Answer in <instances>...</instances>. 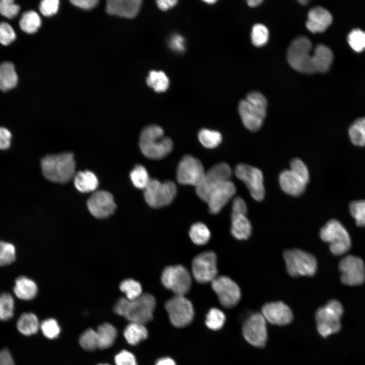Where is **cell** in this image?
<instances>
[{
  "instance_id": "6da1fadb",
  "label": "cell",
  "mask_w": 365,
  "mask_h": 365,
  "mask_svg": "<svg viewBox=\"0 0 365 365\" xmlns=\"http://www.w3.org/2000/svg\"><path fill=\"white\" fill-rule=\"evenodd\" d=\"M155 306V298L151 294L147 293L132 300L126 298L120 299L114 310L115 313L124 317L130 322L145 324L153 319Z\"/></svg>"
},
{
  "instance_id": "7a4b0ae2",
  "label": "cell",
  "mask_w": 365,
  "mask_h": 365,
  "mask_svg": "<svg viewBox=\"0 0 365 365\" xmlns=\"http://www.w3.org/2000/svg\"><path fill=\"white\" fill-rule=\"evenodd\" d=\"M139 147L147 158L159 160L165 157L172 151L173 142L164 135L163 129L159 126L151 125L141 131L139 138Z\"/></svg>"
},
{
  "instance_id": "3957f363",
  "label": "cell",
  "mask_w": 365,
  "mask_h": 365,
  "mask_svg": "<svg viewBox=\"0 0 365 365\" xmlns=\"http://www.w3.org/2000/svg\"><path fill=\"white\" fill-rule=\"evenodd\" d=\"M267 101L258 91H251L246 98L240 101L238 111L244 126L251 131H256L262 127L266 115Z\"/></svg>"
},
{
  "instance_id": "277c9868",
  "label": "cell",
  "mask_w": 365,
  "mask_h": 365,
  "mask_svg": "<svg viewBox=\"0 0 365 365\" xmlns=\"http://www.w3.org/2000/svg\"><path fill=\"white\" fill-rule=\"evenodd\" d=\"M41 166L45 177L53 182H67L75 174V161L69 152L48 155L42 160Z\"/></svg>"
},
{
  "instance_id": "5b68a950",
  "label": "cell",
  "mask_w": 365,
  "mask_h": 365,
  "mask_svg": "<svg viewBox=\"0 0 365 365\" xmlns=\"http://www.w3.org/2000/svg\"><path fill=\"white\" fill-rule=\"evenodd\" d=\"M312 43L305 36L294 39L290 44L287 54V60L295 70L304 74L315 73L313 54H311Z\"/></svg>"
},
{
  "instance_id": "8992f818",
  "label": "cell",
  "mask_w": 365,
  "mask_h": 365,
  "mask_svg": "<svg viewBox=\"0 0 365 365\" xmlns=\"http://www.w3.org/2000/svg\"><path fill=\"white\" fill-rule=\"evenodd\" d=\"M343 312L342 304L336 300L328 301L324 306L317 310L315 313L317 328L322 337H326L340 331Z\"/></svg>"
},
{
  "instance_id": "52a82bcc",
  "label": "cell",
  "mask_w": 365,
  "mask_h": 365,
  "mask_svg": "<svg viewBox=\"0 0 365 365\" xmlns=\"http://www.w3.org/2000/svg\"><path fill=\"white\" fill-rule=\"evenodd\" d=\"M283 258L287 271L292 277L312 276L316 272V259L309 252L297 248L287 249Z\"/></svg>"
},
{
  "instance_id": "ba28073f",
  "label": "cell",
  "mask_w": 365,
  "mask_h": 365,
  "mask_svg": "<svg viewBox=\"0 0 365 365\" xmlns=\"http://www.w3.org/2000/svg\"><path fill=\"white\" fill-rule=\"evenodd\" d=\"M320 237L323 241L330 244V249L335 255L343 254L350 248L349 235L337 220H331L322 227L320 231Z\"/></svg>"
},
{
  "instance_id": "9c48e42d",
  "label": "cell",
  "mask_w": 365,
  "mask_h": 365,
  "mask_svg": "<svg viewBox=\"0 0 365 365\" xmlns=\"http://www.w3.org/2000/svg\"><path fill=\"white\" fill-rule=\"evenodd\" d=\"M176 193V186L173 182L170 180L161 182L151 178L144 189V198L150 206L158 208L170 204Z\"/></svg>"
},
{
  "instance_id": "30bf717a",
  "label": "cell",
  "mask_w": 365,
  "mask_h": 365,
  "mask_svg": "<svg viewBox=\"0 0 365 365\" xmlns=\"http://www.w3.org/2000/svg\"><path fill=\"white\" fill-rule=\"evenodd\" d=\"M161 281L166 288L177 296H185L191 286L190 274L180 265L166 267L162 272Z\"/></svg>"
},
{
  "instance_id": "8fae6325",
  "label": "cell",
  "mask_w": 365,
  "mask_h": 365,
  "mask_svg": "<svg viewBox=\"0 0 365 365\" xmlns=\"http://www.w3.org/2000/svg\"><path fill=\"white\" fill-rule=\"evenodd\" d=\"M165 308L171 323L176 327L186 326L193 319V306L185 296L174 295L166 301Z\"/></svg>"
},
{
  "instance_id": "7c38bea8",
  "label": "cell",
  "mask_w": 365,
  "mask_h": 365,
  "mask_svg": "<svg viewBox=\"0 0 365 365\" xmlns=\"http://www.w3.org/2000/svg\"><path fill=\"white\" fill-rule=\"evenodd\" d=\"M235 174L239 179L245 184L253 199L257 201L264 199L265 191L263 175L260 169L241 163L235 167Z\"/></svg>"
},
{
  "instance_id": "4fadbf2b",
  "label": "cell",
  "mask_w": 365,
  "mask_h": 365,
  "mask_svg": "<svg viewBox=\"0 0 365 365\" xmlns=\"http://www.w3.org/2000/svg\"><path fill=\"white\" fill-rule=\"evenodd\" d=\"M205 171L201 161L191 155H185L176 170V179L180 184L197 187L202 181Z\"/></svg>"
},
{
  "instance_id": "5bb4252c",
  "label": "cell",
  "mask_w": 365,
  "mask_h": 365,
  "mask_svg": "<svg viewBox=\"0 0 365 365\" xmlns=\"http://www.w3.org/2000/svg\"><path fill=\"white\" fill-rule=\"evenodd\" d=\"M192 274L200 283L212 282L216 277L217 258L211 251L202 252L196 256L192 263Z\"/></svg>"
},
{
  "instance_id": "9a60e30c",
  "label": "cell",
  "mask_w": 365,
  "mask_h": 365,
  "mask_svg": "<svg viewBox=\"0 0 365 365\" xmlns=\"http://www.w3.org/2000/svg\"><path fill=\"white\" fill-rule=\"evenodd\" d=\"M232 174V170L226 163L215 164L205 172L202 181L196 187L197 195L205 201L210 191L221 182L231 180Z\"/></svg>"
},
{
  "instance_id": "2e32d148",
  "label": "cell",
  "mask_w": 365,
  "mask_h": 365,
  "mask_svg": "<svg viewBox=\"0 0 365 365\" xmlns=\"http://www.w3.org/2000/svg\"><path fill=\"white\" fill-rule=\"evenodd\" d=\"M211 286L221 304L225 307L235 306L241 298V290L238 284L226 276H217L212 282Z\"/></svg>"
},
{
  "instance_id": "e0dca14e",
  "label": "cell",
  "mask_w": 365,
  "mask_h": 365,
  "mask_svg": "<svg viewBox=\"0 0 365 365\" xmlns=\"http://www.w3.org/2000/svg\"><path fill=\"white\" fill-rule=\"evenodd\" d=\"M341 280L344 284L354 286L361 284L365 280V267L363 261L352 255L344 257L339 265Z\"/></svg>"
},
{
  "instance_id": "ac0fdd59",
  "label": "cell",
  "mask_w": 365,
  "mask_h": 365,
  "mask_svg": "<svg viewBox=\"0 0 365 365\" xmlns=\"http://www.w3.org/2000/svg\"><path fill=\"white\" fill-rule=\"evenodd\" d=\"M242 334L245 339L251 345L263 347L267 340L266 320L262 313H255L244 322Z\"/></svg>"
},
{
  "instance_id": "d6986e66",
  "label": "cell",
  "mask_w": 365,
  "mask_h": 365,
  "mask_svg": "<svg viewBox=\"0 0 365 365\" xmlns=\"http://www.w3.org/2000/svg\"><path fill=\"white\" fill-rule=\"evenodd\" d=\"M236 186L231 180L224 181L214 187L208 194L205 202L212 214L218 213L235 195Z\"/></svg>"
},
{
  "instance_id": "ffe728a7",
  "label": "cell",
  "mask_w": 365,
  "mask_h": 365,
  "mask_svg": "<svg viewBox=\"0 0 365 365\" xmlns=\"http://www.w3.org/2000/svg\"><path fill=\"white\" fill-rule=\"evenodd\" d=\"M87 205L91 214L100 219L113 214L116 208L112 194L104 190L94 192L87 200Z\"/></svg>"
},
{
  "instance_id": "44dd1931",
  "label": "cell",
  "mask_w": 365,
  "mask_h": 365,
  "mask_svg": "<svg viewBox=\"0 0 365 365\" xmlns=\"http://www.w3.org/2000/svg\"><path fill=\"white\" fill-rule=\"evenodd\" d=\"M262 314L271 324L284 325L293 320V313L288 306L281 301L267 303L262 308Z\"/></svg>"
},
{
  "instance_id": "7402d4cb",
  "label": "cell",
  "mask_w": 365,
  "mask_h": 365,
  "mask_svg": "<svg viewBox=\"0 0 365 365\" xmlns=\"http://www.w3.org/2000/svg\"><path fill=\"white\" fill-rule=\"evenodd\" d=\"M141 3L140 0H109L106 11L110 15L132 18L137 15Z\"/></svg>"
},
{
  "instance_id": "603a6c76",
  "label": "cell",
  "mask_w": 365,
  "mask_h": 365,
  "mask_svg": "<svg viewBox=\"0 0 365 365\" xmlns=\"http://www.w3.org/2000/svg\"><path fill=\"white\" fill-rule=\"evenodd\" d=\"M279 182L283 192L295 197L301 195L308 184L290 169L283 170L280 173Z\"/></svg>"
},
{
  "instance_id": "cb8c5ba5",
  "label": "cell",
  "mask_w": 365,
  "mask_h": 365,
  "mask_svg": "<svg viewBox=\"0 0 365 365\" xmlns=\"http://www.w3.org/2000/svg\"><path fill=\"white\" fill-rule=\"evenodd\" d=\"M332 20V16L327 10L321 7H315L308 12L306 25L312 32H321L331 24Z\"/></svg>"
},
{
  "instance_id": "d4e9b609",
  "label": "cell",
  "mask_w": 365,
  "mask_h": 365,
  "mask_svg": "<svg viewBox=\"0 0 365 365\" xmlns=\"http://www.w3.org/2000/svg\"><path fill=\"white\" fill-rule=\"evenodd\" d=\"M333 53L326 46L318 44L313 53L315 72H324L328 70L333 60Z\"/></svg>"
},
{
  "instance_id": "484cf974",
  "label": "cell",
  "mask_w": 365,
  "mask_h": 365,
  "mask_svg": "<svg viewBox=\"0 0 365 365\" xmlns=\"http://www.w3.org/2000/svg\"><path fill=\"white\" fill-rule=\"evenodd\" d=\"M251 225L245 214L231 213L232 235L238 240H246L251 235Z\"/></svg>"
},
{
  "instance_id": "4316f807",
  "label": "cell",
  "mask_w": 365,
  "mask_h": 365,
  "mask_svg": "<svg viewBox=\"0 0 365 365\" xmlns=\"http://www.w3.org/2000/svg\"><path fill=\"white\" fill-rule=\"evenodd\" d=\"M13 291L19 299L28 301L36 296L38 286L32 280L25 276H20L15 280Z\"/></svg>"
},
{
  "instance_id": "83f0119b",
  "label": "cell",
  "mask_w": 365,
  "mask_h": 365,
  "mask_svg": "<svg viewBox=\"0 0 365 365\" xmlns=\"http://www.w3.org/2000/svg\"><path fill=\"white\" fill-rule=\"evenodd\" d=\"M77 189L82 193L94 191L98 185L97 177L92 172L86 170L78 172L74 176Z\"/></svg>"
},
{
  "instance_id": "f1b7e54d",
  "label": "cell",
  "mask_w": 365,
  "mask_h": 365,
  "mask_svg": "<svg viewBox=\"0 0 365 365\" xmlns=\"http://www.w3.org/2000/svg\"><path fill=\"white\" fill-rule=\"evenodd\" d=\"M18 77L14 65L9 62L0 64V89L3 91L15 87Z\"/></svg>"
},
{
  "instance_id": "f546056e",
  "label": "cell",
  "mask_w": 365,
  "mask_h": 365,
  "mask_svg": "<svg viewBox=\"0 0 365 365\" xmlns=\"http://www.w3.org/2000/svg\"><path fill=\"white\" fill-rule=\"evenodd\" d=\"M18 331L24 336L36 334L40 327L37 316L32 313H24L20 316L16 323Z\"/></svg>"
},
{
  "instance_id": "4dcf8cb0",
  "label": "cell",
  "mask_w": 365,
  "mask_h": 365,
  "mask_svg": "<svg viewBox=\"0 0 365 365\" xmlns=\"http://www.w3.org/2000/svg\"><path fill=\"white\" fill-rule=\"evenodd\" d=\"M124 336L129 344L135 345L147 338L148 332L144 324L130 322L124 330Z\"/></svg>"
},
{
  "instance_id": "1f68e13d",
  "label": "cell",
  "mask_w": 365,
  "mask_h": 365,
  "mask_svg": "<svg viewBox=\"0 0 365 365\" xmlns=\"http://www.w3.org/2000/svg\"><path fill=\"white\" fill-rule=\"evenodd\" d=\"M98 348L107 349L113 345L117 336L116 328L109 323H104L99 325L96 331Z\"/></svg>"
},
{
  "instance_id": "d6a6232c",
  "label": "cell",
  "mask_w": 365,
  "mask_h": 365,
  "mask_svg": "<svg viewBox=\"0 0 365 365\" xmlns=\"http://www.w3.org/2000/svg\"><path fill=\"white\" fill-rule=\"evenodd\" d=\"M349 135L352 143L365 146V117L354 121L349 128Z\"/></svg>"
},
{
  "instance_id": "836d02e7",
  "label": "cell",
  "mask_w": 365,
  "mask_h": 365,
  "mask_svg": "<svg viewBox=\"0 0 365 365\" xmlns=\"http://www.w3.org/2000/svg\"><path fill=\"white\" fill-rule=\"evenodd\" d=\"M147 83L156 92H165L169 86V80L162 71L152 70L147 78Z\"/></svg>"
},
{
  "instance_id": "e575fe53",
  "label": "cell",
  "mask_w": 365,
  "mask_h": 365,
  "mask_svg": "<svg viewBox=\"0 0 365 365\" xmlns=\"http://www.w3.org/2000/svg\"><path fill=\"white\" fill-rule=\"evenodd\" d=\"M41 25V19L37 13L29 11L23 14L19 21L21 29L28 33L35 32Z\"/></svg>"
},
{
  "instance_id": "d590c367",
  "label": "cell",
  "mask_w": 365,
  "mask_h": 365,
  "mask_svg": "<svg viewBox=\"0 0 365 365\" xmlns=\"http://www.w3.org/2000/svg\"><path fill=\"white\" fill-rule=\"evenodd\" d=\"M189 236L194 243L202 245L207 243L210 239V232L204 224L196 223L190 228Z\"/></svg>"
},
{
  "instance_id": "8d00e7d4",
  "label": "cell",
  "mask_w": 365,
  "mask_h": 365,
  "mask_svg": "<svg viewBox=\"0 0 365 365\" xmlns=\"http://www.w3.org/2000/svg\"><path fill=\"white\" fill-rule=\"evenodd\" d=\"M200 143L205 148L213 149L217 147L222 141L221 134L215 130L202 129L198 133Z\"/></svg>"
},
{
  "instance_id": "74e56055",
  "label": "cell",
  "mask_w": 365,
  "mask_h": 365,
  "mask_svg": "<svg viewBox=\"0 0 365 365\" xmlns=\"http://www.w3.org/2000/svg\"><path fill=\"white\" fill-rule=\"evenodd\" d=\"M130 177L133 185L139 189H144L151 178L145 168L141 165H137L131 170Z\"/></svg>"
},
{
  "instance_id": "f35d334b",
  "label": "cell",
  "mask_w": 365,
  "mask_h": 365,
  "mask_svg": "<svg viewBox=\"0 0 365 365\" xmlns=\"http://www.w3.org/2000/svg\"><path fill=\"white\" fill-rule=\"evenodd\" d=\"M14 309L15 303L12 295L7 293L0 295V320L10 319L14 315Z\"/></svg>"
},
{
  "instance_id": "ab89813d",
  "label": "cell",
  "mask_w": 365,
  "mask_h": 365,
  "mask_svg": "<svg viewBox=\"0 0 365 365\" xmlns=\"http://www.w3.org/2000/svg\"><path fill=\"white\" fill-rule=\"evenodd\" d=\"M119 287L121 291L125 294L126 298L129 300H134L142 294L141 284L132 279L122 281Z\"/></svg>"
},
{
  "instance_id": "60d3db41",
  "label": "cell",
  "mask_w": 365,
  "mask_h": 365,
  "mask_svg": "<svg viewBox=\"0 0 365 365\" xmlns=\"http://www.w3.org/2000/svg\"><path fill=\"white\" fill-rule=\"evenodd\" d=\"M225 320L224 313L216 308H213L209 310L206 315L205 324L209 329L216 331L223 326Z\"/></svg>"
},
{
  "instance_id": "b9f144b4",
  "label": "cell",
  "mask_w": 365,
  "mask_h": 365,
  "mask_svg": "<svg viewBox=\"0 0 365 365\" xmlns=\"http://www.w3.org/2000/svg\"><path fill=\"white\" fill-rule=\"evenodd\" d=\"M16 249L9 242L0 241V266H5L12 264L16 259Z\"/></svg>"
},
{
  "instance_id": "7bdbcfd3",
  "label": "cell",
  "mask_w": 365,
  "mask_h": 365,
  "mask_svg": "<svg viewBox=\"0 0 365 365\" xmlns=\"http://www.w3.org/2000/svg\"><path fill=\"white\" fill-rule=\"evenodd\" d=\"M79 343L81 346L87 351H93L98 348V340L96 331L89 328L80 336Z\"/></svg>"
},
{
  "instance_id": "ee69618b",
  "label": "cell",
  "mask_w": 365,
  "mask_h": 365,
  "mask_svg": "<svg viewBox=\"0 0 365 365\" xmlns=\"http://www.w3.org/2000/svg\"><path fill=\"white\" fill-rule=\"evenodd\" d=\"M251 38L252 44L257 47H262L267 44L269 39V31L263 24H256L252 28Z\"/></svg>"
},
{
  "instance_id": "f6af8a7d",
  "label": "cell",
  "mask_w": 365,
  "mask_h": 365,
  "mask_svg": "<svg viewBox=\"0 0 365 365\" xmlns=\"http://www.w3.org/2000/svg\"><path fill=\"white\" fill-rule=\"evenodd\" d=\"M349 209L356 225L359 227H365V200L351 202L349 204Z\"/></svg>"
},
{
  "instance_id": "bcb514c9",
  "label": "cell",
  "mask_w": 365,
  "mask_h": 365,
  "mask_svg": "<svg viewBox=\"0 0 365 365\" xmlns=\"http://www.w3.org/2000/svg\"><path fill=\"white\" fill-rule=\"evenodd\" d=\"M350 47L356 52H361L365 49V31L355 28L352 30L347 37Z\"/></svg>"
},
{
  "instance_id": "7dc6e473",
  "label": "cell",
  "mask_w": 365,
  "mask_h": 365,
  "mask_svg": "<svg viewBox=\"0 0 365 365\" xmlns=\"http://www.w3.org/2000/svg\"><path fill=\"white\" fill-rule=\"evenodd\" d=\"M40 328L44 335L50 339L57 338L60 332V328L57 321L53 318L43 321L40 324Z\"/></svg>"
},
{
  "instance_id": "c3c4849f",
  "label": "cell",
  "mask_w": 365,
  "mask_h": 365,
  "mask_svg": "<svg viewBox=\"0 0 365 365\" xmlns=\"http://www.w3.org/2000/svg\"><path fill=\"white\" fill-rule=\"evenodd\" d=\"M20 7L13 1H0V14L10 19L15 17L19 13Z\"/></svg>"
},
{
  "instance_id": "681fc988",
  "label": "cell",
  "mask_w": 365,
  "mask_h": 365,
  "mask_svg": "<svg viewBox=\"0 0 365 365\" xmlns=\"http://www.w3.org/2000/svg\"><path fill=\"white\" fill-rule=\"evenodd\" d=\"M16 39V34L11 26L6 22L0 23V43L8 45Z\"/></svg>"
},
{
  "instance_id": "f907efd6",
  "label": "cell",
  "mask_w": 365,
  "mask_h": 365,
  "mask_svg": "<svg viewBox=\"0 0 365 365\" xmlns=\"http://www.w3.org/2000/svg\"><path fill=\"white\" fill-rule=\"evenodd\" d=\"M293 172L299 175L307 183L309 180V173L305 164L300 159L295 158L290 162V169Z\"/></svg>"
},
{
  "instance_id": "816d5d0a",
  "label": "cell",
  "mask_w": 365,
  "mask_h": 365,
  "mask_svg": "<svg viewBox=\"0 0 365 365\" xmlns=\"http://www.w3.org/2000/svg\"><path fill=\"white\" fill-rule=\"evenodd\" d=\"M59 5L58 0H44L40 4V11L46 16H51L56 13Z\"/></svg>"
},
{
  "instance_id": "f5cc1de1",
  "label": "cell",
  "mask_w": 365,
  "mask_h": 365,
  "mask_svg": "<svg viewBox=\"0 0 365 365\" xmlns=\"http://www.w3.org/2000/svg\"><path fill=\"white\" fill-rule=\"evenodd\" d=\"M115 362L116 365H137L134 355L125 350L115 356Z\"/></svg>"
},
{
  "instance_id": "db71d44e",
  "label": "cell",
  "mask_w": 365,
  "mask_h": 365,
  "mask_svg": "<svg viewBox=\"0 0 365 365\" xmlns=\"http://www.w3.org/2000/svg\"><path fill=\"white\" fill-rule=\"evenodd\" d=\"M169 45L171 49L177 52H181L185 48V40L179 34L172 36L169 40Z\"/></svg>"
},
{
  "instance_id": "11a10c76",
  "label": "cell",
  "mask_w": 365,
  "mask_h": 365,
  "mask_svg": "<svg viewBox=\"0 0 365 365\" xmlns=\"http://www.w3.org/2000/svg\"><path fill=\"white\" fill-rule=\"evenodd\" d=\"M247 211V206L244 200L239 196L235 197L232 202V213L246 215Z\"/></svg>"
},
{
  "instance_id": "9f6ffc18",
  "label": "cell",
  "mask_w": 365,
  "mask_h": 365,
  "mask_svg": "<svg viewBox=\"0 0 365 365\" xmlns=\"http://www.w3.org/2000/svg\"><path fill=\"white\" fill-rule=\"evenodd\" d=\"M70 2L76 7L84 10H90L95 7L97 3V0H72Z\"/></svg>"
},
{
  "instance_id": "6f0895ef",
  "label": "cell",
  "mask_w": 365,
  "mask_h": 365,
  "mask_svg": "<svg viewBox=\"0 0 365 365\" xmlns=\"http://www.w3.org/2000/svg\"><path fill=\"white\" fill-rule=\"evenodd\" d=\"M0 365H15L13 357L7 349L0 351Z\"/></svg>"
},
{
  "instance_id": "680465c9",
  "label": "cell",
  "mask_w": 365,
  "mask_h": 365,
  "mask_svg": "<svg viewBox=\"0 0 365 365\" xmlns=\"http://www.w3.org/2000/svg\"><path fill=\"white\" fill-rule=\"evenodd\" d=\"M177 3L176 0H159L157 1V5L162 11H167L173 8Z\"/></svg>"
},
{
  "instance_id": "91938a15",
  "label": "cell",
  "mask_w": 365,
  "mask_h": 365,
  "mask_svg": "<svg viewBox=\"0 0 365 365\" xmlns=\"http://www.w3.org/2000/svg\"><path fill=\"white\" fill-rule=\"evenodd\" d=\"M11 133L8 129L0 127V140L11 141Z\"/></svg>"
},
{
  "instance_id": "94428289",
  "label": "cell",
  "mask_w": 365,
  "mask_h": 365,
  "mask_svg": "<svg viewBox=\"0 0 365 365\" xmlns=\"http://www.w3.org/2000/svg\"><path fill=\"white\" fill-rule=\"evenodd\" d=\"M155 365H176V363L172 358L165 357L158 359Z\"/></svg>"
},
{
  "instance_id": "6125c7cd",
  "label": "cell",
  "mask_w": 365,
  "mask_h": 365,
  "mask_svg": "<svg viewBox=\"0 0 365 365\" xmlns=\"http://www.w3.org/2000/svg\"><path fill=\"white\" fill-rule=\"evenodd\" d=\"M10 141L0 140V150H4L8 149L10 146Z\"/></svg>"
},
{
  "instance_id": "be15d7a7",
  "label": "cell",
  "mask_w": 365,
  "mask_h": 365,
  "mask_svg": "<svg viewBox=\"0 0 365 365\" xmlns=\"http://www.w3.org/2000/svg\"><path fill=\"white\" fill-rule=\"evenodd\" d=\"M247 4L251 7H255L260 5L263 1L262 0H250L248 1Z\"/></svg>"
},
{
  "instance_id": "e7e4bbea",
  "label": "cell",
  "mask_w": 365,
  "mask_h": 365,
  "mask_svg": "<svg viewBox=\"0 0 365 365\" xmlns=\"http://www.w3.org/2000/svg\"><path fill=\"white\" fill-rule=\"evenodd\" d=\"M300 3H301L302 5H307V4L308 3V1L306 0H303V1H299Z\"/></svg>"
},
{
  "instance_id": "03108f58",
  "label": "cell",
  "mask_w": 365,
  "mask_h": 365,
  "mask_svg": "<svg viewBox=\"0 0 365 365\" xmlns=\"http://www.w3.org/2000/svg\"><path fill=\"white\" fill-rule=\"evenodd\" d=\"M204 2H206V3H208V4H213V3H215L216 1L211 0V1H205Z\"/></svg>"
},
{
  "instance_id": "003e7915",
  "label": "cell",
  "mask_w": 365,
  "mask_h": 365,
  "mask_svg": "<svg viewBox=\"0 0 365 365\" xmlns=\"http://www.w3.org/2000/svg\"><path fill=\"white\" fill-rule=\"evenodd\" d=\"M98 365H108V364H98Z\"/></svg>"
}]
</instances>
